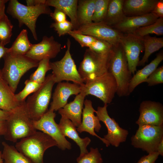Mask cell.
<instances>
[{
  "label": "cell",
  "mask_w": 163,
  "mask_h": 163,
  "mask_svg": "<svg viewBox=\"0 0 163 163\" xmlns=\"http://www.w3.org/2000/svg\"><path fill=\"white\" fill-rule=\"evenodd\" d=\"M45 0H27L26 2L27 6H36L45 4Z\"/></svg>",
  "instance_id": "ee69618b"
},
{
  "label": "cell",
  "mask_w": 163,
  "mask_h": 163,
  "mask_svg": "<svg viewBox=\"0 0 163 163\" xmlns=\"http://www.w3.org/2000/svg\"><path fill=\"white\" fill-rule=\"evenodd\" d=\"M80 87L81 92L86 96L88 94L93 95L106 104L112 101L117 90L115 79L109 72L84 83Z\"/></svg>",
  "instance_id": "52a82bcc"
},
{
  "label": "cell",
  "mask_w": 163,
  "mask_h": 163,
  "mask_svg": "<svg viewBox=\"0 0 163 163\" xmlns=\"http://www.w3.org/2000/svg\"><path fill=\"white\" fill-rule=\"evenodd\" d=\"M3 162L2 156V152L0 151V163H2Z\"/></svg>",
  "instance_id": "f907efd6"
},
{
  "label": "cell",
  "mask_w": 163,
  "mask_h": 163,
  "mask_svg": "<svg viewBox=\"0 0 163 163\" xmlns=\"http://www.w3.org/2000/svg\"><path fill=\"white\" fill-rule=\"evenodd\" d=\"M56 142L50 136L41 131H36L32 135L17 142L15 147L31 163H44L45 151L53 146Z\"/></svg>",
  "instance_id": "3957f363"
},
{
  "label": "cell",
  "mask_w": 163,
  "mask_h": 163,
  "mask_svg": "<svg viewBox=\"0 0 163 163\" xmlns=\"http://www.w3.org/2000/svg\"><path fill=\"white\" fill-rule=\"evenodd\" d=\"M6 123L4 138L13 142H16L18 139L30 136L37 131L29 116L25 101L11 112Z\"/></svg>",
  "instance_id": "6da1fadb"
},
{
  "label": "cell",
  "mask_w": 163,
  "mask_h": 163,
  "mask_svg": "<svg viewBox=\"0 0 163 163\" xmlns=\"http://www.w3.org/2000/svg\"><path fill=\"white\" fill-rule=\"evenodd\" d=\"M144 53L139 60L138 66H143L148 62L151 55L163 47V38L151 37L149 35L143 37Z\"/></svg>",
  "instance_id": "83f0119b"
},
{
  "label": "cell",
  "mask_w": 163,
  "mask_h": 163,
  "mask_svg": "<svg viewBox=\"0 0 163 163\" xmlns=\"http://www.w3.org/2000/svg\"><path fill=\"white\" fill-rule=\"evenodd\" d=\"M131 143L135 148L140 149L148 154L157 152L158 146L163 138V126H139Z\"/></svg>",
  "instance_id": "30bf717a"
},
{
  "label": "cell",
  "mask_w": 163,
  "mask_h": 163,
  "mask_svg": "<svg viewBox=\"0 0 163 163\" xmlns=\"http://www.w3.org/2000/svg\"><path fill=\"white\" fill-rule=\"evenodd\" d=\"M8 0H0V19L5 15V4Z\"/></svg>",
  "instance_id": "f6af8a7d"
},
{
  "label": "cell",
  "mask_w": 163,
  "mask_h": 163,
  "mask_svg": "<svg viewBox=\"0 0 163 163\" xmlns=\"http://www.w3.org/2000/svg\"><path fill=\"white\" fill-rule=\"evenodd\" d=\"M20 103L7 83L1 78L0 80V109L11 112Z\"/></svg>",
  "instance_id": "d4e9b609"
},
{
  "label": "cell",
  "mask_w": 163,
  "mask_h": 163,
  "mask_svg": "<svg viewBox=\"0 0 163 163\" xmlns=\"http://www.w3.org/2000/svg\"><path fill=\"white\" fill-rule=\"evenodd\" d=\"M95 0H78L77 11L79 26L92 22Z\"/></svg>",
  "instance_id": "4316f807"
},
{
  "label": "cell",
  "mask_w": 163,
  "mask_h": 163,
  "mask_svg": "<svg viewBox=\"0 0 163 163\" xmlns=\"http://www.w3.org/2000/svg\"><path fill=\"white\" fill-rule=\"evenodd\" d=\"M163 60V53L161 51L149 64L137 71L132 77L129 83V91L130 94L139 85L145 82L151 74L157 68Z\"/></svg>",
  "instance_id": "603a6c76"
},
{
  "label": "cell",
  "mask_w": 163,
  "mask_h": 163,
  "mask_svg": "<svg viewBox=\"0 0 163 163\" xmlns=\"http://www.w3.org/2000/svg\"><path fill=\"white\" fill-rule=\"evenodd\" d=\"M4 163V162H3V163Z\"/></svg>",
  "instance_id": "f5cc1de1"
},
{
  "label": "cell",
  "mask_w": 163,
  "mask_h": 163,
  "mask_svg": "<svg viewBox=\"0 0 163 163\" xmlns=\"http://www.w3.org/2000/svg\"><path fill=\"white\" fill-rule=\"evenodd\" d=\"M58 126L63 135L72 139L79 146L80 150L79 156L88 152L87 148L91 142V139L88 137L81 138L77 131L76 127L70 120L61 117Z\"/></svg>",
  "instance_id": "7402d4cb"
},
{
  "label": "cell",
  "mask_w": 163,
  "mask_h": 163,
  "mask_svg": "<svg viewBox=\"0 0 163 163\" xmlns=\"http://www.w3.org/2000/svg\"><path fill=\"white\" fill-rule=\"evenodd\" d=\"M132 34L141 37L152 34L158 35H163V18H158L154 23L140 27Z\"/></svg>",
  "instance_id": "4dcf8cb0"
},
{
  "label": "cell",
  "mask_w": 163,
  "mask_h": 163,
  "mask_svg": "<svg viewBox=\"0 0 163 163\" xmlns=\"http://www.w3.org/2000/svg\"><path fill=\"white\" fill-rule=\"evenodd\" d=\"M159 155L157 152L142 156L137 163H155Z\"/></svg>",
  "instance_id": "b9f144b4"
},
{
  "label": "cell",
  "mask_w": 163,
  "mask_h": 163,
  "mask_svg": "<svg viewBox=\"0 0 163 163\" xmlns=\"http://www.w3.org/2000/svg\"><path fill=\"white\" fill-rule=\"evenodd\" d=\"M61 49V44L56 41L53 36H44L40 43L32 44L31 49L25 55L39 62L45 58L50 59L55 58Z\"/></svg>",
  "instance_id": "2e32d148"
},
{
  "label": "cell",
  "mask_w": 163,
  "mask_h": 163,
  "mask_svg": "<svg viewBox=\"0 0 163 163\" xmlns=\"http://www.w3.org/2000/svg\"><path fill=\"white\" fill-rule=\"evenodd\" d=\"M76 30L79 33L105 40L113 46L120 43L122 33L102 22L83 24Z\"/></svg>",
  "instance_id": "5bb4252c"
},
{
  "label": "cell",
  "mask_w": 163,
  "mask_h": 163,
  "mask_svg": "<svg viewBox=\"0 0 163 163\" xmlns=\"http://www.w3.org/2000/svg\"><path fill=\"white\" fill-rule=\"evenodd\" d=\"M148 86H151L163 83V66L157 68L145 81Z\"/></svg>",
  "instance_id": "f35d334b"
},
{
  "label": "cell",
  "mask_w": 163,
  "mask_h": 163,
  "mask_svg": "<svg viewBox=\"0 0 163 163\" xmlns=\"http://www.w3.org/2000/svg\"><path fill=\"white\" fill-rule=\"evenodd\" d=\"M55 83L52 74L49 75L39 88L28 97L26 101V105L33 121L39 120L48 110L53 88Z\"/></svg>",
  "instance_id": "8992f818"
},
{
  "label": "cell",
  "mask_w": 163,
  "mask_h": 163,
  "mask_svg": "<svg viewBox=\"0 0 163 163\" xmlns=\"http://www.w3.org/2000/svg\"><path fill=\"white\" fill-rule=\"evenodd\" d=\"M158 18H163V0H159L152 12Z\"/></svg>",
  "instance_id": "7bdbcfd3"
},
{
  "label": "cell",
  "mask_w": 163,
  "mask_h": 163,
  "mask_svg": "<svg viewBox=\"0 0 163 163\" xmlns=\"http://www.w3.org/2000/svg\"><path fill=\"white\" fill-rule=\"evenodd\" d=\"M6 130V121H0V135H5Z\"/></svg>",
  "instance_id": "c3c4849f"
},
{
  "label": "cell",
  "mask_w": 163,
  "mask_h": 163,
  "mask_svg": "<svg viewBox=\"0 0 163 163\" xmlns=\"http://www.w3.org/2000/svg\"><path fill=\"white\" fill-rule=\"evenodd\" d=\"M86 96L82 92L76 95L74 100L58 110L61 117L70 120L76 127L82 123L83 106Z\"/></svg>",
  "instance_id": "ffe728a7"
},
{
  "label": "cell",
  "mask_w": 163,
  "mask_h": 163,
  "mask_svg": "<svg viewBox=\"0 0 163 163\" xmlns=\"http://www.w3.org/2000/svg\"><path fill=\"white\" fill-rule=\"evenodd\" d=\"M13 27L6 14L0 19V44L5 46L10 42Z\"/></svg>",
  "instance_id": "1f68e13d"
},
{
  "label": "cell",
  "mask_w": 163,
  "mask_h": 163,
  "mask_svg": "<svg viewBox=\"0 0 163 163\" xmlns=\"http://www.w3.org/2000/svg\"><path fill=\"white\" fill-rule=\"evenodd\" d=\"M50 15L55 21V22L59 23L66 20V14L60 10L55 8L54 11Z\"/></svg>",
  "instance_id": "60d3db41"
},
{
  "label": "cell",
  "mask_w": 163,
  "mask_h": 163,
  "mask_svg": "<svg viewBox=\"0 0 163 163\" xmlns=\"http://www.w3.org/2000/svg\"><path fill=\"white\" fill-rule=\"evenodd\" d=\"M50 27L54 28L59 37L68 34L73 30V27L71 22L66 20L61 22L53 23Z\"/></svg>",
  "instance_id": "ab89813d"
},
{
  "label": "cell",
  "mask_w": 163,
  "mask_h": 163,
  "mask_svg": "<svg viewBox=\"0 0 163 163\" xmlns=\"http://www.w3.org/2000/svg\"><path fill=\"white\" fill-rule=\"evenodd\" d=\"M50 59L45 58L39 62L36 70L30 76L29 79L40 84H42L45 79L46 72L51 70Z\"/></svg>",
  "instance_id": "d6a6232c"
},
{
  "label": "cell",
  "mask_w": 163,
  "mask_h": 163,
  "mask_svg": "<svg viewBox=\"0 0 163 163\" xmlns=\"http://www.w3.org/2000/svg\"><path fill=\"white\" fill-rule=\"evenodd\" d=\"M2 78V74H1V69H0V80Z\"/></svg>",
  "instance_id": "816d5d0a"
},
{
  "label": "cell",
  "mask_w": 163,
  "mask_h": 163,
  "mask_svg": "<svg viewBox=\"0 0 163 163\" xmlns=\"http://www.w3.org/2000/svg\"><path fill=\"white\" fill-rule=\"evenodd\" d=\"M81 91L80 85L68 82H60L56 86L53 95V101L50 110H58L67 103L68 98L72 95H77Z\"/></svg>",
  "instance_id": "ac0fdd59"
},
{
  "label": "cell",
  "mask_w": 163,
  "mask_h": 163,
  "mask_svg": "<svg viewBox=\"0 0 163 163\" xmlns=\"http://www.w3.org/2000/svg\"><path fill=\"white\" fill-rule=\"evenodd\" d=\"M77 163H102L101 155L97 148H90L89 152L77 158Z\"/></svg>",
  "instance_id": "d590c367"
},
{
  "label": "cell",
  "mask_w": 163,
  "mask_h": 163,
  "mask_svg": "<svg viewBox=\"0 0 163 163\" xmlns=\"http://www.w3.org/2000/svg\"><path fill=\"white\" fill-rule=\"evenodd\" d=\"M123 0H109L106 16L102 22L112 27L125 16L123 10Z\"/></svg>",
  "instance_id": "484cf974"
},
{
  "label": "cell",
  "mask_w": 163,
  "mask_h": 163,
  "mask_svg": "<svg viewBox=\"0 0 163 163\" xmlns=\"http://www.w3.org/2000/svg\"><path fill=\"white\" fill-rule=\"evenodd\" d=\"M9 50V48H6L5 46L0 44V59L3 58Z\"/></svg>",
  "instance_id": "7dc6e473"
},
{
  "label": "cell",
  "mask_w": 163,
  "mask_h": 163,
  "mask_svg": "<svg viewBox=\"0 0 163 163\" xmlns=\"http://www.w3.org/2000/svg\"><path fill=\"white\" fill-rule=\"evenodd\" d=\"M157 152L159 155L163 156V138L161 139L159 143L157 148Z\"/></svg>",
  "instance_id": "681fc988"
},
{
  "label": "cell",
  "mask_w": 163,
  "mask_h": 163,
  "mask_svg": "<svg viewBox=\"0 0 163 163\" xmlns=\"http://www.w3.org/2000/svg\"><path fill=\"white\" fill-rule=\"evenodd\" d=\"M10 113L0 109V121H6L8 118Z\"/></svg>",
  "instance_id": "bcb514c9"
},
{
  "label": "cell",
  "mask_w": 163,
  "mask_h": 163,
  "mask_svg": "<svg viewBox=\"0 0 163 163\" xmlns=\"http://www.w3.org/2000/svg\"><path fill=\"white\" fill-rule=\"evenodd\" d=\"M3 58L4 63L1 69L2 78L15 93L21 77L30 69L37 67L39 62L25 55L13 54L9 51Z\"/></svg>",
  "instance_id": "7a4b0ae2"
},
{
  "label": "cell",
  "mask_w": 163,
  "mask_h": 163,
  "mask_svg": "<svg viewBox=\"0 0 163 163\" xmlns=\"http://www.w3.org/2000/svg\"><path fill=\"white\" fill-rule=\"evenodd\" d=\"M51 10L46 4L36 6L25 5L17 0L9 1L7 12L18 20V26L26 25L31 31L34 39L38 38L36 32V23L38 17L43 14H50Z\"/></svg>",
  "instance_id": "5b68a950"
},
{
  "label": "cell",
  "mask_w": 163,
  "mask_h": 163,
  "mask_svg": "<svg viewBox=\"0 0 163 163\" xmlns=\"http://www.w3.org/2000/svg\"><path fill=\"white\" fill-rule=\"evenodd\" d=\"M120 43L124 52L129 71L134 75L139 61L140 53L144 50L143 37L132 33H122Z\"/></svg>",
  "instance_id": "4fadbf2b"
},
{
  "label": "cell",
  "mask_w": 163,
  "mask_h": 163,
  "mask_svg": "<svg viewBox=\"0 0 163 163\" xmlns=\"http://www.w3.org/2000/svg\"><path fill=\"white\" fill-rule=\"evenodd\" d=\"M158 0H123V10L127 17L139 16L152 12Z\"/></svg>",
  "instance_id": "44dd1931"
},
{
  "label": "cell",
  "mask_w": 163,
  "mask_h": 163,
  "mask_svg": "<svg viewBox=\"0 0 163 163\" xmlns=\"http://www.w3.org/2000/svg\"><path fill=\"white\" fill-rule=\"evenodd\" d=\"M107 104H104L103 107L98 106L95 113L100 121L105 125L107 129V133L104 138L110 145L118 147L121 143L125 142L129 134L128 130L120 127L114 119L109 115L107 107Z\"/></svg>",
  "instance_id": "7c38bea8"
},
{
  "label": "cell",
  "mask_w": 163,
  "mask_h": 163,
  "mask_svg": "<svg viewBox=\"0 0 163 163\" xmlns=\"http://www.w3.org/2000/svg\"><path fill=\"white\" fill-rule=\"evenodd\" d=\"M108 72L114 77L117 84L116 93L120 97L126 96L130 94L129 86L132 78L127 59L120 43L113 46L109 61Z\"/></svg>",
  "instance_id": "277c9868"
},
{
  "label": "cell",
  "mask_w": 163,
  "mask_h": 163,
  "mask_svg": "<svg viewBox=\"0 0 163 163\" xmlns=\"http://www.w3.org/2000/svg\"><path fill=\"white\" fill-rule=\"evenodd\" d=\"M26 29L22 30L9 48V52L14 55H25L32 45L28 39Z\"/></svg>",
  "instance_id": "f1b7e54d"
},
{
  "label": "cell",
  "mask_w": 163,
  "mask_h": 163,
  "mask_svg": "<svg viewBox=\"0 0 163 163\" xmlns=\"http://www.w3.org/2000/svg\"><path fill=\"white\" fill-rule=\"evenodd\" d=\"M2 158L4 163H31L15 147L5 141L2 142Z\"/></svg>",
  "instance_id": "f546056e"
},
{
  "label": "cell",
  "mask_w": 163,
  "mask_h": 163,
  "mask_svg": "<svg viewBox=\"0 0 163 163\" xmlns=\"http://www.w3.org/2000/svg\"><path fill=\"white\" fill-rule=\"evenodd\" d=\"M68 34L74 38L82 47H89L97 39L91 36L82 34L76 30H72Z\"/></svg>",
  "instance_id": "74e56055"
},
{
  "label": "cell",
  "mask_w": 163,
  "mask_h": 163,
  "mask_svg": "<svg viewBox=\"0 0 163 163\" xmlns=\"http://www.w3.org/2000/svg\"><path fill=\"white\" fill-rule=\"evenodd\" d=\"M112 53V51L109 54L102 55L93 52L89 48L86 49L78 69L84 83L108 72Z\"/></svg>",
  "instance_id": "ba28073f"
},
{
  "label": "cell",
  "mask_w": 163,
  "mask_h": 163,
  "mask_svg": "<svg viewBox=\"0 0 163 163\" xmlns=\"http://www.w3.org/2000/svg\"><path fill=\"white\" fill-rule=\"evenodd\" d=\"M109 0H95L92 18L93 22H102L106 16Z\"/></svg>",
  "instance_id": "836d02e7"
},
{
  "label": "cell",
  "mask_w": 163,
  "mask_h": 163,
  "mask_svg": "<svg viewBox=\"0 0 163 163\" xmlns=\"http://www.w3.org/2000/svg\"><path fill=\"white\" fill-rule=\"evenodd\" d=\"M84 105L85 107L83 109L82 121L81 125L76 128L77 130L80 133L86 132L93 136H96L105 144L106 146H109L110 145L109 142L97 135L94 132H99L101 125L98 117L94 115L96 110L92 106V101L86 99L84 101Z\"/></svg>",
  "instance_id": "e0dca14e"
},
{
  "label": "cell",
  "mask_w": 163,
  "mask_h": 163,
  "mask_svg": "<svg viewBox=\"0 0 163 163\" xmlns=\"http://www.w3.org/2000/svg\"><path fill=\"white\" fill-rule=\"evenodd\" d=\"M56 116L54 111L49 109L39 120L33 121L34 127L36 130H39L52 138L59 149L62 150L70 149L71 144L61 132L58 124L55 120Z\"/></svg>",
  "instance_id": "8fae6325"
},
{
  "label": "cell",
  "mask_w": 163,
  "mask_h": 163,
  "mask_svg": "<svg viewBox=\"0 0 163 163\" xmlns=\"http://www.w3.org/2000/svg\"><path fill=\"white\" fill-rule=\"evenodd\" d=\"M113 46L105 40L97 39L88 48L97 54L106 55L110 54L112 52Z\"/></svg>",
  "instance_id": "8d00e7d4"
},
{
  "label": "cell",
  "mask_w": 163,
  "mask_h": 163,
  "mask_svg": "<svg viewBox=\"0 0 163 163\" xmlns=\"http://www.w3.org/2000/svg\"><path fill=\"white\" fill-rule=\"evenodd\" d=\"M139 116L136 123L139 126H163V106L160 102L144 101L140 104Z\"/></svg>",
  "instance_id": "9a60e30c"
},
{
  "label": "cell",
  "mask_w": 163,
  "mask_h": 163,
  "mask_svg": "<svg viewBox=\"0 0 163 163\" xmlns=\"http://www.w3.org/2000/svg\"><path fill=\"white\" fill-rule=\"evenodd\" d=\"M24 84L25 86L24 89L18 93L15 94L17 99L20 103L25 101L26 98L28 95L35 92L42 84L30 79L26 80Z\"/></svg>",
  "instance_id": "e575fe53"
},
{
  "label": "cell",
  "mask_w": 163,
  "mask_h": 163,
  "mask_svg": "<svg viewBox=\"0 0 163 163\" xmlns=\"http://www.w3.org/2000/svg\"><path fill=\"white\" fill-rule=\"evenodd\" d=\"M158 18L152 12L139 16H125L121 22L112 27L122 33H132L140 27L154 23Z\"/></svg>",
  "instance_id": "d6986e66"
},
{
  "label": "cell",
  "mask_w": 163,
  "mask_h": 163,
  "mask_svg": "<svg viewBox=\"0 0 163 163\" xmlns=\"http://www.w3.org/2000/svg\"><path fill=\"white\" fill-rule=\"evenodd\" d=\"M71 44L70 39H68L67 50L63 58L59 61L50 62L52 75L55 83L66 80L81 85L84 83L70 53Z\"/></svg>",
  "instance_id": "9c48e42d"
},
{
  "label": "cell",
  "mask_w": 163,
  "mask_h": 163,
  "mask_svg": "<svg viewBox=\"0 0 163 163\" xmlns=\"http://www.w3.org/2000/svg\"><path fill=\"white\" fill-rule=\"evenodd\" d=\"M45 4L62 11L70 18L73 30L78 29L79 27L77 15L78 0H46Z\"/></svg>",
  "instance_id": "cb8c5ba5"
}]
</instances>
